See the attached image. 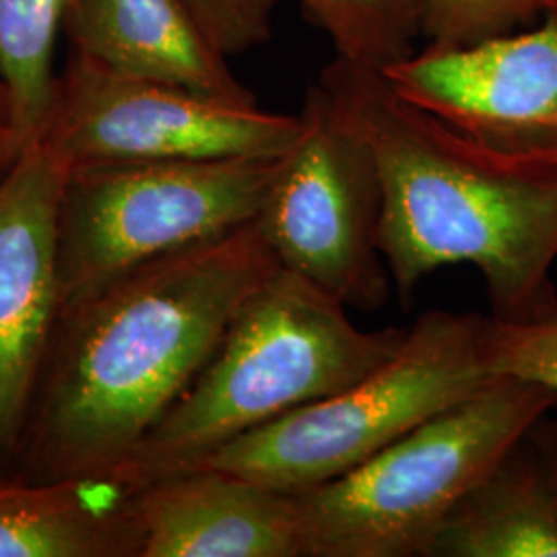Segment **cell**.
Returning a JSON list of instances; mask_svg holds the SVG:
<instances>
[{"instance_id":"5bb4252c","label":"cell","mask_w":557,"mask_h":557,"mask_svg":"<svg viewBox=\"0 0 557 557\" xmlns=\"http://www.w3.org/2000/svg\"><path fill=\"white\" fill-rule=\"evenodd\" d=\"M430 557H557V494L529 436L458 502Z\"/></svg>"},{"instance_id":"5b68a950","label":"cell","mask_w":557,"mask_h":557,"mask_svg":"<svg viewBox=\"0 0 557 557\" xmlns=\"http://www.w3.org/2000/svg\"><path fill=\"white\" fill-rule=\"evenodd\" d=\"M487 324L479 314L430 310L368 376L188 469H221L287 494L341 478L494 376L485 359Z\"/></svg>"},{"instance_id":"8fae6325","label":"cell","mask_w":557,"mask_h":557,"mask_svg":"<svg viewBox=\"0 0 557 557\" xmlns=\"http://www.w3.org/2000/svg\"><path fill=\"white\" fill-rule=\"evenodd\" d=\"M139 557H306L296 494L221 469L135 490Z\"/></svg>"},{"instance_id":"ac0fdd59","label":"cell","mask_w":557,"mask_h":557,"mask_svg":"<svg viewBox=\"0 0 557 557\" xmlns=\"http://www.w3.org/2000/svg\"><path fill=\"white\" fill-rule=\"evenodd\" d=\"M485 359L494 376L533 380L557 391V319L512 324L490 317Z\"/></svg>"},{"instance_id":"ba28073f","label":"cell","mask_w":557,"mask_h":557,"mask_svg":"<svg viewBox=\"0 0 557 557\" xmlns=\"http://www.w3.org/2000/svg\"><path fill=\"white\" fill-rule=\"evenodd\" d=\"M299 114L122 77L73 52L40 140L66 168L108 161L275 160Z\"/></svg>"},{"instance_id":"52a82bcc","label":"cell","mask_w":557,"mask_h":557,"mask_svg":"<svg viewBox=\"0 0 557 557\" xmlns=\"http://www.w3.org/2000/svg\"><path fill=\"white\" fill-rule=\"evenodd\" d=\"M257 223L278 267L343 306L376 312L391 299L376 163L317 83L306 94L298 137L278 158Z\"/></svg>"},{"instance_id":"8992f818","label":"cell","mask_w":557,"mask_h":557,"mask_svg":"<svg viewBox=\"0 0 557 557\" xmlns=\"http://www.w3.org/2000/svg\"><path fill=\"white\" fill-rule=\"evenodd\" d=\"M275 160L69 168L59 207L60 312L143 262L257 220Z\"/></svg>"},{"instance_id":"7402d4cb","label":"cell","mask_w":557,"mask_h":557,"mask_svg":"<svg viewBox=\"0 0 557 557\" xmlns=\"http://www.w3.org/2000/svg\"><path fill=\"white\" fill-rule=\"evenodd\" d=\"M531 9L539 15L543 13H557V0H527Z\"/></svg>"},{"instance_id":"d6986e66","label":"cell","mask_w":557,"mask_h":557,"mask_svg":"<svg viewBox=\"0 0 557 557\" xmlns=\"http://www.w3.org/2000/svg\"><path fill=\"white\" fill-rule=\"evenodd\" d=\"M207 38L225 57L269 40L273 0H184Z\"/></svg>"},{"instance_id":"9a60e30c","label":"cell","mask_w":557,"mask_h":557,"mask_svg":"<svg viewBox=\"0 0 557 557\" xmlns=\"http://www.w3.org/2000/svg\"><path fill=\"white\" fill-rule=\"evenodd\" d=\"M73 0H0V79L11 100L17 151L40 140L57 77L54 50Z\"/></svg>"},{"instance_id":"2e32d148","label":"cell","mask_w":557,"mask_h":557,"mask_svg":"<svg viewBox=\"0 0 557 557\" xmlns=\"http://www.w3.org/2000/svg\"><path fill=\"white\" fill-rule=\"evenodd\" d=\"M333 40L338 59L386 69L413 54L421 34L416 0H299Z\"/></svg>"},{"instance_id":"277c9868","label":"cell","mask_w":557,"mask_h":557,"mask_svg":"<svg viewBox=\"0 0 557 557\" xmlns=\"http://www.w3.org/2000/svg\"><path fill=\"white\" fill-rule=\"evenodd\" d=\"M557 391L492 376L354 471L296 494L306 557H430L440 527Z\"/></svg>"},{"instance_id":"6da1fadb","label":"cell","mask_w":557,"mask_h":557,"mask_svg":"<svg viewBox=\"0 0 557 557\" xmlns=\"http://www.w3.org/2000/svg\"><path fill=\"white\" fill-rule=\"evenodd\" d=\"M277 267L252 220L143 262L60 312L9 471L110 479Z\"/></svg>"},{"instance_id":"44dd1931","label":"cell","mask_w":557,"mask_h":557,"mask_svg":"<svg viewBox=\"0 0 557 557\" xmlns=\"http://www.w3.org/2000/svg\"><path fill=\"white\" fill-rule=\"evenodd\" d=\"M20 156L15 135H13V119H11V100L4 83L0 79V172L7 170Z\"/></svg>"},{"instance_id":"603a6c76","label":"cell","mask_w":557,"mask_h":557,"mask_svg":"<svg viewBox=\"0 0 557 557\" xmlns=\"http://www.w3.org/2000/svg\"><path fill=\"white\" fill-rule=\"evenodd\" d=\"M416 2H418L419 13H421V0H416Z\"/></svg>"},{"instance_id":"9c48e42d","label":"cell","mask_w":557,"mask_h":557,"mask_svg":"<svg viewBox=\"0 0 557 557\" xmlns=\"http://www.w3.org/2000/svg\"><path fill=\"white\" fill-rule=\"evenodd\" d=\"M380 73L398 96L478 140L557 153V13L529 32L430 44Z\"/></svg>"},{"instance_id":"30bf717a","label":"cell","mask_w":557,"mask_h":557,"mask_svg":"<svg viewBox=\"0 0 557 557\" xmlns=\"http://www.w3.org/2000/svg\"><path fill=\"white\" fill-rule=\"evenodd\" d=\"M66 172L41 140L0 172V471L15 457L59 324Z\"/></svg>"},{"instance_id":"7c38bea8","label":"cell","mask_w":557,"mask_h":557,"mask_svg":"<svg viewBox=\"0 0 557 557\" xmlns=\"http://www.w3.org/2000/svg\"><path fill=\"white\" fill-rule=\"evenodd\" d=\"M64 27L73 52L122 77L257 103L184 0H73Z\"/></svg>"},{"instance_id":"3957f363","label":"cell","mask_w":557,"mask_h":557,"mask_svg":"<svg viewBox=\"0 0 557 557\" xmlns=\"http://www.w3.org/2000/svg\"><path fill=\"white\" fill-rule=\"evenodd\" d=\"M407 329L363 331L347 306L277 267L244 301L215 354L110 479L139 490L220 446L331 397L393 358Z\"/></svg>"},{"instance_id":"e0dca14e","label":"cell","mask_w":557,"mask_h":557,"mask_svg":"<svg viewBox=\"0 0 557 557\" xmlns=\"http://www.w3.org/2000/svg\"><path fill=\"white\" fill-rule=\"evenodd\" d=\"M537 20L527 0H421V34L436 46H465Z\"/></svg>"},{"instance_id":"4fadbf2b","label":"cell","mask_w":557,"mask_h":557,"mask_svg":"<svg viewBox=\"0 0 557 557\" xmlns=\"http://www.w3.org/2000/svg\"><path fill=\"white\" fill-rule=\"evenodd\" d=\"M135 490L0 471V557H139Z\"/></svg>"},{"instance_id":"7a4b0ae2","label":"cell","mask_w":557,"mask_h":557,"mask_svg":"<svg viewBox=\"0 0 557 557\" xmlns=\"http://www.w3.org/2000/svg\"><path fill=\"white\" fill-rule=\"evenodd\" d=\"M376 163L382 252L400 304L442 267L485 281L492 319H557V153L478 140L405 100L379 69L335 59L317 81Z\"/></svg>"},{"instance_id":"ffe728a7","label":"cell","mask_w":557,"mask_h":557,"mask_svg":"<svg viewBox=\"0 0 557 557\" xmlns=\"http://www.w3.org/2000/svg\"><path fill=\"white\" fill-rule=\"evenodd\" d=\"M527 436L535 446L557 494V409L539 419Z\"/></svg>"}]
</instances>
